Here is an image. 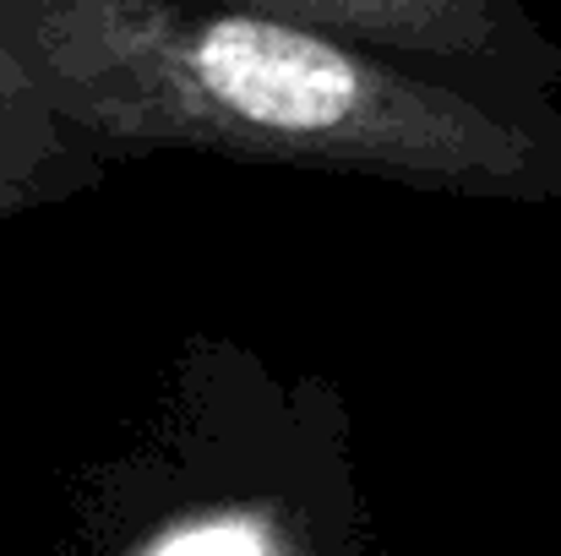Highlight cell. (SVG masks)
Instances as JSON below:
<instances>
[{
    "label": "cell",
    "mask_w": 561,
    "mask_h": 556,
    "mask_svg": "<svg viewBox=\"0 0 561 556\" xmlns=\"http://www.w3.org/2000/svg\"><path fill=\"white\" fill-rule=\"evenodd\" d=\"M44 99L104 154L186 148L436 196H561L557 99L436 77L234 0H0Z\"/></svg>",
    "instance_id": "cell-1"
},
{
    "label": "cell",
    "mask_w": 561,
    "mask_h": 556,
    "mask_svg": "<svg viewBox=\"0 0 561 556\" xmlns=\"http://www.w3.org/2000/svg\"><path fill=\"white\" fill-rule=\"evenodd\" d=\"M387 49L453 82L557 99L561 49L518 0H234Z\"/></svg>",
    "instance_id": "cell-2"
},
{
    "label": "cell",
    "mask_w": 561,
    "mask_h": 556,
    "mask_svg": "<svg viewBox=\"0 0 561 556\" xmlns=\"http://www.w3.org/2000/svg\"><path fill=\"white\" fill-rule=\"evenodd\" d=\"M104 148L88 143L33 82L0 33V224L99 185Z\"/></svg>",
    "instance_id": "cell-3"
},
{
    "label": "cell",
    "mask_w": 561,
    "mask_h": 556,
    "mask_svg": "<svg viewBox=\"0 0 561 556\" xmlns=\"http://www.w3.org/2000/svg\"><path fill=\"white\" fill-rule=\"evenodd\" d=\"M148 556H273V552L245 524H196V530L164 541L159 552H148Z\"/></svg>",
    "instance_id": "cell-4"
}]
</instances>
